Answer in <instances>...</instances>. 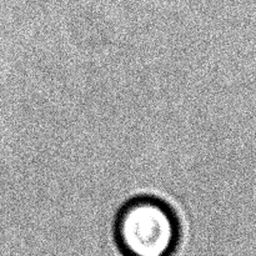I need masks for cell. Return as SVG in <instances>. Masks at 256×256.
Instances as JSON below:
<instances>
[{"label": "cell", "instance_id": "cell-1", "mask_svg": "<svg viewBox=\"0 0 256 256\" xmlns=\"http://www.w3.org/2000/svg\"><path fill=\"white\" fill-rule=\"evenodd\" d=\"M114 238L124 256H172L180 242V224L166 202L138 196L118 212Z\"/></svg>", "mask_w": 256, "mask_h": 256}]
</instances>
